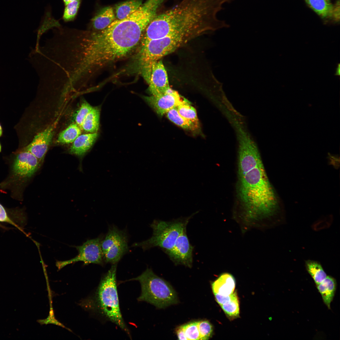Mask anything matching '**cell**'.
<instances>
[{"label": "cell", "mask_w": 340, "mask_h": 340, "mask_svg": "<svg viewBox=\"0 0 340 340\" xmlns=\"http://www.w3.org/2000/svg\"><path fill=\"white\" fill-rule=\"evenodd\" d=\"M340 2L338 0L336 3L335 4L333 5L332 18L334 20L338 21L340 19Z\"/></svg>", "instance_id": "4dcf8cb0"}, {"label": "cell", "mask_w": 340, "mask_h": 340, "mask_svg": "<svg viewBox=\"0 0 340 340\" xmlns=\"http://www.w3.org/2000/svg\"><path fill=\"white\" fill-rule=\"evenodd\" d=\"M130 280L139 281L141 286L139 301H145L156 307L164 308L178 303L177 295L167 281L147 268L141 275Z\"/></svg>", "instance_id": "5b68a950"}, {"label": "cell", "mask_w": 340, "mask_h": 340, "mask_svg": "<svg viewBox=\"0 0 340 340\" xmlns=\"http://www.w3.org/2000/svg\"><path fill=\"white\" fill-rule=\"evenodd\" d=\"M65 5L75 0H62Z\"/></svg>", "instance_id": "d6a6232c"}, {"label": "cell", "mask_w": 340, "mask_h": 340, "mask_svg": "<svg viewBox=\"0 0 340 340\" xmlns=\"http://www.w3.org/2000/svg\"><path fill=\"white\" fill-rule=\"evenodd\" d=\"M53 134V128L48 127L37 133L23 150L31 152L40 162H42L51 142Z\"/></svg>", "instance_id": "4fadbf2b"}, {"label": "cell", "mask_w": 340, "mask_h": 340, "mask_svg": "<svg viewBox=\"0 0 340 340\" xmlns=\"http://www.w3.org/2000/svg\"><path fill=\"white\" fill-rule=\"evenodd\" d=\"M144 99L161 116L187 100L171 88L163 94L144 97Z\"/></svg>", "instance_id": "30bf717a"}, {"label": "cell", "mask_w": 340, "mask_h": 340, "mask_svg": "<svg viewBox=\"0 0 340 340\" xmlns=\"http://www.w3.org/2000/svg\"><path fill=\"white\" fill-rule=\"evenodd\" d=\"M176 334L178 339L187 340L184 331L183 325L180 326L177 329Z\"/></svg>", "instance_id": "1f68e13d"}, {"label": "cell", "mask_w": 340, "mask_h": 340, "mask_svg": "<svg viewBox=\"0 0 340 340\" xmlns=\"http://www.w3.org/2000/svg\"><path fill=\"white\" fill-rule=\"evenodd\" d=\"M315 12L323 19L332 18L333 5L331 0H305Z\"/></svg>", "instance_id": "ac0fdd59"}, {"label": "cell", "mask_w": 340, "mask_h": 340, "mask_svg": "<svg viewBox=\"0 0 340 340\" xmlns=\"http://www.w3.org/2000/svg\"><path fill=\"white\" fill-rule=\"evenodd\" d=\"M115 16L112 7L108 6L102 8L91 20L93 28L96 30H102L109 26L115 20Z\"/></svg>", "instance_id": "2e32d148"}, {"label": "cell", "mask_w": 340, "mask_h": 340, "mask_svg": "<svg viewBox=\"0 0 340 340\" xmlns=\"http://www.w3.org/2000/svg\"><path fill=\"white\" fill-rule=\"evenodd\" d=\"M198 326L200 340H208L211 337L213 333V327L208 321H198Z\"/></svg>", "instance_id": "83f0119b"}, {"label": "cell", "mask_w": 340, "mask_h": 340, "mask_svg": "<svg viewBox=\"0 0 340 340\" xmlns=\"http://www.w3.org/2000/svg\"><path fill=\"white\" fill-rule=\"evenodd\" d=\"M101 237L87 240L82 245L75 246L78 254L74 258L64 261H58L56 265L60 270L67 265L79 261L84 264H103L104 257L101 248Z\"/></svg>", "instance_id": "ba28073f"}, {"label": "cell", "mask_w": 340, "mask_h": 340, "mask_svg": "<svg viewBox=\"0 0 340 340\" xmlns=\"http://www.w3.org/2000/svg\"><path fill=\"white\" fill-rule=\"evenodd\" d=\"M238 144V192L242 212L236 218L241 229L262 228L275 210L274 194L257 145L245 127L235 130Z\"/></svg>", "instance_id": "6da1fadb"}, {"label": "cell", "mask_w": 340, "mask_h": 340, "mask_svg": "<svg viewBox=\"0 0 340 340\" xmlns=\"http://www.w3.org/2000/svg\"><path fill=\"white\" fill-rule=\"evenodd\" d=\"M101 246L104 261L112 264H117L129 251L126 232L114 226L109 228Z\"/></svg>", "instance_id": "52a82bcc"}, {"label": "cell", "mask_w": 340, "mask_h": 340, "mask_svg": "<svg viewBox=\"0 0 340 340\" xmlns=\"http://www.w3.org/2000/svg\"><path fill=\"white\" fill-rule=\"evenodd\" d=\"M0 222L6 223L15 227L19 230L24 232L23 230L15 224L8 216L3 207L0 204Z\"/></svg>", "instance_id": "f546056e"}, {"label": "cell", "mask_w": 340, "mask_h": 340, "mask_svg": "<svg viewBox=\"0 0 340 340\" xmlns=\"http://www.w3.org/2000/svg\"><path fill=\"white\" fill-rule=\"evenodd\" d=\"M82 0H75L65 5L62 18L65 22L74 20L76 18Z\"/></svg>", "instance_id": "484cf974"}, {"label": "cell", "mask_w": 340, "mask_h": 340, "mask_svg": "<svg viewBox=\"0 0 340 340\" xmlns=\"http://www.w3.org/2000/svg\"></svg>", "instance_id": "8d00e7d4"}, {"label": "cell", "mask_w": 340, "mask_h": 340, "mask_svg": "<svg viewBox=\"0 0 340 340\" xmlns=\"http://www.w3.org/2000/svg\"><path fill=\"white\" fill-rule=\"evenodd\" d=\"M98 136L97 133L80 134L72 143L70 153L78 156H83L91 148Z\"/></svg>", "instance_id": "5bb4252c"}, {"label": "cell", "mask_w": 340, "mask_h": 340, "mask_svg": "<svg viewBox=\"0 0 340 340\" xmlns=\"http://www.w3.org/2000/svg\"><path fill=\"white\" fill-rule=\"evenodd\" d=\"M149 89L152 95H157L166 93L170 88L166 70L160 60L152 65Z\"/></svg>", "instance_id": "7c38bea8"}, {"label": "cell", "mask_w": 340, "mask_h": 340, "mask_svg": "<svg viewBox=\"0 0 340 340\" xmlns=\"http://www.w3.org/2000/svg\"><path fill=\"white\" fill-rule=\"evenodd\" d=\"M82 128L76 123L70 125L59 134L57 142L62 144L72 143L81 133Z\"/></svg>", "instance_id": "44dd1931"}, {"label": "cell", "mask_w": 340, "mask_h": 340, "mask_svg": "<svg viewBox=\"0 0 340 340\" xmlns=\"http://www.w3.org/2000/svg\"><path fill=\"white\" fill-rule=\"evenodd\" d=\"M2 130L1 127V126L0 125V137L2 135Z\"/></svg>", "instance_id": "e575fe53"}, {"label": "cell", "mask_w": 340, "mask_h": 340, "mask_svg": "<svg viewBox=\"0 0 340 340\" xmlns=\"http://www.w3.org/2000/svg\"><path fill=\"white\" fill-rule=\"evenodd\" d=\"M220 8L217 0H182L173 8L157 14L146 27V41L176 34L194 33L199 36L222 28L218 19Z\"/></svg>", "instance_id": "7a4b0ae2"}, {"label": "cell", "mask_w": 340, "mask_h": 340, "mask_svg": "<svg viewBox=\"0 0 340 340\" xmlns=\"http://www.w3.org/2000/svg\"><path fill=\"white\" fill-rule=\"evenodd\" d=\"M317 285V288L324 303L330 309L331 303L333 299L336 289L335 280L331 277L327 276L322 282Z\"/></svg>", "instance_id": "e0dca14e"}, {"label": "cell", "mask_w": 340, "mask_h": 340, "mask_svg": "<svg viewBox=\"0 0 340 340\" xmlns=\"http://www.w3.org/2000/svg\"><path fill=\"white\" fill-rule=\"evenodd\" d=\"M116 268L117 264H112L102 277L95 292L81 300L79 304L85 310L98 314L117 325L131 337L120 309L116 284Z\"/></svg>", "instance_id": "3957f363"}, {"label": "cell", "mask_w": 340, "mask_h": 340, "mask_svg": "<svg viewBox=\"0 0 340 340\" xmlns=\"http://www.w3.org/2000/svg\"><path fill=\"white\" fill-rule=\"evenodd\" d=\"M183 327L187 340H200L198 321L188 323L183 325Z\"/></svg>", "instance_id": "4316f807"}, {"label": "cell", "mask_w": 340, "mask_h": 340, "mask_svg": "<svg viewBox=\"0 0 340 340\" xmlns=\"http://www.w3.org/2000/svg\"><path fill=\"white\" fill-rule=\"evenodd\" d=\"M199 36L194 33H182L150 40L141 44L137 64L143 77L149 78L151 67L156 62Z\"/></svg>", "instance_id": "277c9868"}, {"label": "cell", "mask_w": 340, "mask_h": 340, "mask_svg": "<svg viewBox=\"0 0 340 340\" xmlns=\"http://www.w3.org/2000/svg\"><path fill=\"white\" fill-rule=\"evenodd\" d=\"M191 216L172 221L154 220L150 224L153 230L152 237L144 241L135 243L132 246L140 247L144 250L158 247L167 253L172 249L178 236L186 228Z\"/></svg>", "instance_id": "8992f818"}, {"label": "cell", "mask_w": 340, "mask_h": 340, "mask_svg": "<svg viewBox=\"0 0 340 340\" xmlns=\"http://www.w3.org/2000/svg\"><path fill=\"white\" fill-rule=\"evenodd\" d=\"M306 267L308 273L318 285L322 282L326 277V274L321 264L318 262L311 260H307Z\"/></svg>", "instance_id": "603a6c76"}, {"label": "cell", "mask_w": 340, "mask_h": 340, "mask_svg": "<svg viewBox=\"0 0 340 340\" xmlns=\"http://www.w3.org/2000/svg\"><path fill=\"white\" fill-rule=\"evenodd\" d=\"M194 246L190 244L185 228L177 238L172 249L167 254L176 265L192 267Z\"/></svg>", "instance_id": "9c48e42d"}, {"label": "cell", "mask_w": 340, "mask_h": 340, "mask_svg": "<svg viewBox=\"0 0 340 340\" xmlns=\"http://www.w3.org/2000/svg\"><path fill=\"white\" fill-rule=\"evenodd\" d=\"M176 108L181 116L200 127L196 110L188 100L181 104Z\"/></svg>", "instance_id": "d4e9b609"}, {"label": "cell", "mask_w": 340, "mask_h": 340, "mask_svg": "<svg viewBox=\"0 0 340 340\" xmlns=\"http://www.w3.org/2000/svg\"><path fill=\"white\" fill-rule=\"evenodd\" d=\"M142 4L141 0H128L116 5L115 7L116 19H123L136 11Z\"/></svg>", "instance_id": "d6986e66"}, {"label": "cell", "mask_w": 340, "mask_h": 340, "mask_svg": "<svg viewBox=\"0 0 340 340\" xmlns=\"http://www.w3.org/2000/svg\"><path fill=\"white\" fill-rule=\"evenodd\" d=\"M93 108L89 104L86 102L82 103L74 116L75 123L81 128L85 117Z\"/></svg>", "instance_id": "f1b7e54d"}, {"label": "cell", "mask_w": 340, "mask_h": 340, "mask_svg": "<svg viewBox=\"0 0 340 340\" xmlns=\"http://www.w3.org/2000/svg\"><path fill=\"white\" fill-rule=\"evenodd\" d=\"M40 161L33 154L23 150L17 156L13 166L14 174L20 178H29L37 171Z\"/></svg>", "instance_id": "8fae6325"}, {"label": "cell", "mask_w": 340, "mask_h": 340, "mask_svg": "<svg viewBox=\"0 0 340 340\" xmlns=\"http://www.w3.org/2000/svg\"><path fill=\"white\" fill-rule=\"evenodd\" d=\"M166 114L169 120L183 128L193 132L196 131L200 128V127L181 116L178 113L176 107L171 109Z\"/></svg>", "instance_id": "7402d4cb"}, {"label": "cell", "mask_w": 340, "mask_h": 340, "mask_svg": "<svg viewBox=\"0 0 340 340\" xmlns=\"http://www.w3.org/2000/svg\"><path fill=\"white\" fill-rule=\"evenodd\" d=\"M220 306L227 317L230 319L233 320L239 317V304L236 292L233 293L230 301Z\"/></svg>", "instance_id": "cb8c5ba5"}, {"label": "cell", "mask_w": 340, "mask_h": 340, "mask_svg": "<svg viewBox=\"0 0 340 340\" xmlns=\"http://www.w3.org/2000/svg\"><path fill=\"white\" fill-rule=\"evenodd\" d=\"M100 112L97 108H93L87 114L81 126L82 129L87 133H97L99 125Z\"/></svg>", "instance_id": "ffe728a7"}, {"label": "cell", "mask_w": 340, "mask_h": 340, "mask_svg": "<svg viewBox=\"0 0 340 340\" xmlns=\"http://www.w3.org/2000/svg\"><path fill=\"white\" fill-rule=\"evenodd\" d=\"M339 67H339V64L338 66H337V69L336 70V75H339L340 69H338L339 68Z\"/></svg>", "instance_id": "836d02e7"}, {"label": "cell", "mask_w": 340, "mask_h": 340, "mask_svg": "<svg viewBox=\"0 0 340 340\" xmlns=\"http://www.w3.org/2000/svg\"><path fill=\"white\" fill-rule=\"evenodd\" d=\"M235 280L231 274L227 273L222 274L212 284L214 294L226 296L232 294L235 287Z\"/></svg>", "instance_id": "9a60e30c"}, {"label": "cell", "mask_w": 340, "mask_h": 340, "mask_svg": "<svg viewBox=\"0 0 340 340\" xmlns=\"http://www.w3.org/2000/svg\"><path fill=\"white\" fill-rule=\"evenodd\" d=\"M1 151V146L0 144V152Z\"/></svg>", "instance_id": "d590c367"}]
</instances>
